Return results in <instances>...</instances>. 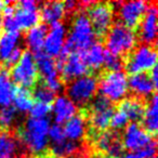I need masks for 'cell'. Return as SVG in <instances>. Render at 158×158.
Listing matches in <instances>:
<instances>
[{
    "instance_id": "cell-42",
    "label": "cell",
    "mask_w": 158,
    "mask_h": 158,
    "mask_svg": "<svg viewBox=\"0 0 158 158\" xmlns=\"http://www.w3.org/2000/svg\"><path fill=\"white\" fill-rule=\"evenodd\" d=\"M7 6V2H3V1H0V11H3L5 7Z\"/></svg>"
},
{
    "instance_id": "cell-1",
    "label": "cell",
    "mask_w": 158,
    "mask_h": 158,
    "mask_svg": "<svg viewBox=\"0 0 158 158\" xmlns=\"http://www.w3.org/2000/svg\"><path fill=\"white\" fill-rule=\"evenodd\" d=\"M50 121L48 118H28L20 131V139L23 146L31 154L44 153L49 144L48 132Z\"/></svg>"
},
{
    "instance_id": "cell-21",
    "label": "cell",
    "mask_w": 158,
    "mask_h": 158,
    "mask_svg": "<svg viewBox=\"0 0 158 158\" xmlns=\"http://www.w3.org/2000/svg\"><path fill=\"white\" fill-rule=\"evenodd\" d=\"M64 134L66 140L72 142H78L85 136L87 131V123L86 119L82 115H75L73 118H70L65 123Z\"/></svg>"
},
{
    "instance_id": "cell-12",
    "label": "cell",
    "mask_w": 158,
    "mask_h": 158,
    "mask_svg": "<svg viewBox=\"0 0 158 158\" xmlns=\"http://www.w3.org/2000/svg\"><path fill=\"white\" fill-rule=\"evenodd\" d=\"M118 15L120 23L128 28H135L141 22L148 7V3L142 0L118 2Z\"/></svg>"
},
{
    "instance_id": "cell-27",
    "label": "cell",
    "mask_w": 158,
    "mask_h": 158,
    "mask_svg": "<svg viewBox=\"0 0 158 158\" xmlns=\"http://www.w3.org/2000/svg\"><path fill=\"white\" fill-rule=\"evenodd\" d=\"M21 34L19 31H6L0 35V62L5 63L13 50L19 47Z\"/></svg>"
},
{
    "instance_id": "cell-14",
    "label": "cell",
    "mask_w": 158,
    "mask_h": 158,
    "mask_svg": "<svg viewBox=\"0 0 158 158\" xmlns=\"http://www.w3.org/2000/svg\"><path fill=\"white\" fill-rule=\"evenodd\" d=\"M66 40V28L61 22L54 23L48 28V33L44 38V50L50 57H57L63 49Z\"/></svg>"
},
{
    "instance_id": "cell-40",
    "label": "cell",
    "mask_w": 158,
    "mask_h": 158,
    "mask_svg": "<svg viewBox=\"0 0 158 158\" xmlns=\"http://www.w3.org/2000/svg\"><path fill=\"white\" fill-rule=\"evenodd\" d=\"M149 77H151L152 81L154 82V85H155L156 87H157V78H158V75H157V66H155V67L153 68V69L149 72Z\"/></svg>"
},
{
    "instance_id": "cell-10",
    "label": "cell",
    "mask_w": 158,
    "mask_h": 158,
    "mask_svg": "<svg viewBox=\"0 0 158 158\" xmlns=\"http://www.w3.org/2000/svg\"><path fill=\"white\" fill-rule=\"evenodd\" d=\"M114 106L110 101L102 95H98L91 101V125L97 131H105L110 123Z\"/></svg>"
},
{
    "instance_id": "cell-41",
    "label": "cell",
    "mask_w": 158,
    "mask_h": 158,
    "mask_svg": "<svg viewBox=\"0 0 158 158\" xmlns=\"http://www.w3.org/2000/svg\"><path fill=\"white\" fill-rule=\"evenodd\" d=\"M120 158H140L139 155L136 153H127V154H123Z\"/></svg>"
},
{
    "instance_id": "cell-17",
    "label": "cell",
    "mask_w": 158,
    "mask_h": 158,
    "mask_svg": "<svg viewBox=\"0 0 158 158\" xmlns=\"http://www.w3.org/2000/svg\"><path fill=\"white\" fill-rule=\"evenodd\" d=\"M157 87L152 81L149 75L146 73L131 75L128 79V89L133 92V94L138 98H149L155 94V90ZM139 99V100H140Z\"/></svg>"
},
{
    "instance_id": "cell-26",
    "label": "cell",
    "mask_w": 158,
    "mask_h": 158,
    "mask_svg": "<svg viewBox=\"0 0 158 158\" xmlns=\"http://www.w3.org/2000/svg\"><path fill=\"white\" fill-rule=\"evenodd\" d=\"M14 84L6 68H0V107H6L11 104L14 94Z\"/></svg>"
},
{
    "instance_id": "cell-31",
    "label": "cell",
    "mask_w": 158,
    "mask_h": 158,
    "mask_svg": "<svg viewBox=\"0 0 158 158\" xmlns=\"http://www.w3.org/2000/svg\"><path fill=\"white\" fill-rule=\"evenodd\" d=\"M31 98L35 99L38 103H44L50 105L54 101L55 93L53 91H51L47 86H44V84H40L35 87V89L33 91V94H31Z\"/></svg>"
},
{
    "instance_id": "cell-18",
    "label": "cell",
    "mask_w": 158,
    "mask_h": 158,
    "mask_svg": "<svg viewBox=\"0 0 158 158\" xmlns=\"http://www.w3.org/2000/svg\"><path fill=\"white\" fill-rule=\"evenodd\" d=\"M51 110L53 112L55 123L60 126L66 123L77 114V106L66 95H60L55 98Z\"/></svg>"
},
{
    "instance_id": "cell-43",
    "label": "cell",
    "mask_w": 158,
    "mask_h": 158,
    "mask_svg": "<svg viewBox=\"0 0 158 158\" xmlns=\"http://www.w3.org/2000/svg\"><path fill=\"white\" fill-rule=\"evenodd\" d=\"M2 28H3V25H2V16L0 15V34L2 31Z\"/></svg>"
},
{
    "instance_id": "cell-4",
    "label": "cell",
    "mask_w": 158,
    "mask_h": 158,
    "mask_svg": "<svg viewBox=\"0 0 158 158\" xmlns=\"http://www.w3.org/2000/svg\"><path fill=\"white\" fill-rule=\"evenodd\" d=\"M98 90L100 95L107 99L108 101L121 102L125 100L128 93V78L126 73L108 72L102 76L98 81Z\"/></svg>"
},
{
    "instance_id": "cell-20",
    "label": "cell",
    "mask_w": 158,
    "mask_h": 158,
    "mask_svg": "<svg viewBox=\"0 0 158 158\" xmlns=\"http://www.w3.org/2000/svg\"><path fill=\"white\" fill-rule=\"evenodd\" d=\"M79 53H80L82 60H84L88 68L97 70L100 69L104 65L106 49L99 42H94L91 47H89L88 49Z\"/></svg>"
},
{
    "instance_id": "cell-15",
    "label": "cell",
    "mask_w": 158,
    "mask_h": 158,
    "mask_svg": "<svg viewBox=\"0 0 158 158\" xmlns=\"http://www.w3.org/2000/svg\"><path fill=\"white\" fill-rule=\"evenodd\" d=\"M61 76L65 81H72L77 78L86 76L89 73V68L87 67L86 63L82 60L81 55L79 52H74L66 59L62 66Z\"/></svg>"
},
{
    "instance_id": "cell-7",
    "label": "cell",
    "mask_w": 158,
    "mask_h": 158,
    "mask_svg": "<svg viewBox=\"0 0 158 158\" xmlns=\"http://www.w3.org/2000/svg\"><path fill=\"white\" fill-rule=\"evenodd\" d=\"M157 63V52L155 47L141 44L131 51L127 63L125 64L127 70L131 75L151 72Z\"/></svg>"
},
{
    "instance_id": "cell-9",
    "label": "cell",
    "mask_w": 158,
    "mask_h": 158,
    "mask_svg": "<svg viewBox=\"0 0 158 158\" xmlns=\"http://www.w3.org/2000/svg\"><path fill=\"white\" fill-rule=\"evenodd\" d=\"M88 9V19L92 25L94 33L106 35L113 25V8L105 2H94Z\"/></svg>"
},
{
    "instance_id": "cell-39",
    "label": "cell",
    "mask_w": 158,
    "mask_h": 158,
    "mask_svg": "<svg viewBox=\"0 0 158 158\" xmlns=\"http://www.w3.org/2000/svg\"><path fill=\"white\" fill-rule=\"evenodd\" d=\"M15 6L24 10H38V2L34 0H23V1L15 3Z\"/></svg>"
},
{
    "instance_id": "cell-23",
    "label": "cell",
    "mask_w": 158,
    "mask_h": 158,
    "mask_svg": "<svg viewBox=\"0 0 158 158\" xmlns=\"http://www.w3.org/2000/svg\"><path fill=\"white\" fill-rule=\"evenodd\" d=\"M142 121V127L146 130V132H148L151 135L156 134L158 130V102L156 94L152 95L148 105L144 110Z\"/></svg>"
},
{
    "instance_id": "cell-22",
    "label": "cell",
    "mask_w": 158,
    "mask_h": 158,
    "mask_svg": "<svg viewBox=\"0 0 158 158\" xmlns=\"http://www.w3.org/2000/svg\"><path fill=\"white\" fill-rule=\"evenodd\" d=\"M15 6V5H14ZM13 20L16 29H31V27L38 25L40 21V14L38 10H24L15 6V11L13 13Z\"/></svg>"
},
{
    "instance_id": "cell-25",
    "label": "cell",
    "mask_w": 158,
    "mask_h": 158,
    "mask_svg": "<svg viewBox=\"0 0 158 158\" xmlns=\"http://www.w3.org/2000/svg\"><path fill=\"white\" fill-rule=\"evenodd\" d=\"M119 110H121L127 116L128 120L138 123V121L142 120L145 106L139 99H125L120 102Z\"/></svg>"
},
{
    "instance_id": "cell-47",
    "label": "cell",
    "mask_w": 158,
    "mask_h": 158,
    "mask_svg": "<svg viewBox=\"0 0 158 158\" xmlns=\"http://www.w3.org/2000/svg\"><path fill=\"white\" fill-rule=\"evenodd\" d=\"M152 158H156V157H152Z\"/></svg>"
},
{
    "instance_id": "cell-16",
    "label": "cell",
    "mask_w": 158,
    "mask_h": 158,
    "mask_svg": "<svg viewBox=\"0 0 158 158\" xmlns=\"http://www.w3.org/2000/svg\"><path fill=\"white\" fill-rule=\"evenodd\" d=\"M97 145L100 151L106 153L105 155L112 158L121 157L123 154V146L118 134L115 131H104L97 138Z\"/></svg>"
},
{
    "instance_id": "cell-29",
    "label": "cell",
    "mask_w": 158,
    "mask_h": 158,
    "mask_svg": "<svg viewBox=\"0 0 158 158\" xmlns=\"http://www.w3.org/2000/svg\"><path fill=\"white\" fill-rule=\"evenodd\" d=\"M12 102L14 103L13 107L15 108L16 112H20L22 114L28 113L34 104L29 90L24 88H15Z\"/></svg>"
},
{
    "instance_id": "cell-11",
    "label": "cell",
    "mask_w": 158,
    "mask_h": 158,
    "mask_svg": "<svg viewBox=\"0 0 158 158\" xmlns=\"http://www.w3.org/2000/svg\"><path fill=\"white\" fill-rule=\"evenodd\" d=\"M153 139L154 136L146 132L142 126L136 123H132L125 128L120 141L123 148L130 151V153H138Z\"/></svg>"
},
{
    "instance_id": "cell-6",
    "label": "cell",
    "mask_w": 158,
    "mask_h": 158,
    "mask_svg": "<svg viewBox=\"0 0 158 158\" xmlns=\"http://www.w3.org/2000/svg\"><path fill=\"white\" fill-rule=\"evenodd\" d=\"M10 78L13 84L18 85L19 88L28 90L35 86L38 79V70L34 54L29 51L23 52L20 61L12 67Z\"/></svg>"
},
{
    "instance_id": "cell-28",
    "label": "cell",
    "mask_w": 158,
    "mask_h": 158,
    "mask_svg": "<svg viewBox=\"0 0 158 158\" xmlns=\"http://www.w3.org/2000/svg\"><path fill=\"white\" fill-rule=\"evenodd\" d=\"M20 144L9 132L0 133V158H18Z\"/></svg>"
},
{
    "instance_id": "cell-33",
    "label": "cell",
    "mask_w": 158,
    "mask_h": 158,
    "mask_svg": "<svg viewBox=\"0 0 158 158\" xmlns=\"http://www.w3.org/2000/svg\"><path fill=\"white\" fill-rule=\"evenodd\" d=\"M103 66H105L106 69L110 72H121V69L125 66V62H123V57L117 56V55H114L106 51Z\"/></svg>"
},
{
    "instance_id": "cell-2",
    "label": "cell",
    "mask_w": 158,
    "mask_h": 158,
    "mask_svg": "<svg viewBox=\"0 0 158 158\" xmlns=\"http://www.w3.org/2000/svg\"><path fill=\"white\" fill-rule=\"evenodd\" d=\"M95 38L97 34L94 33L88 16L80 13L73 21L72 28L64 47H66L70 53H74L75 51L81 52L94 44Z\"/></svg>"
},
{
    "instance_id": "cell-19",
    "label": "cell",
    "mask_w": 158,
    "mask_h": 158,
    "mask_svg": "<svg viewBox=\"0 0 158 158\" xmlns=\"http://www.w3.org/2000/svg\"><path fill=\"white\" fill-rule=\"evenodd\" d=\"M47 33H48V26L44 24H38L27 31L26 36H25V42L31 54L42 52Z\"/></svg>"
},
{
    "instance_id": "cell-45",
    "label": "cell",
    "mask_w": 158,
    "mask_h": 158,
    "mask_svg": "<svg viewBox=\"0 0 158 158\" xmlns=\"http://www.w3.org/2000/svg\"><path fill=\"white\" fill-rule=\"evenodd\" d=\"M36 158H49V157H47V156H44V155H41V156H37Z\"/></svg>"
},
{
    "instance_id": "cell-36",
    "label": "cell",
    "mask_w": 158,
    "mask_h": 158,
    "mask_svg": "<svg viewBox=\"0 0 158 158\" xmlns=\"http://www.w3.org/2000/svg\"><path fill=\"white\" fill-rule=\"evenodd\" d=\"M48 139L51 141L52 144H57V143H61L64 140H66L63 127L60 125H56V123L50 126L48 132Z\"/></svg>"
},
{
    "instance_id": "cell-24",
    "label": "cell",
    "mask_w": 158,
    "mask_h": 158,
    "mask_svg": "<svg viewBox=\"0 0 158 158\" xmlns=\"http://www.w3.org/2000/svg\"><path fill=\"white\" fill-rule=\"evenodd\" d=\"M65 7L64 2L61 1H50L46 2L41 8L40 19H42L46 24H54L59 23L65 15Z\"/></svg>"
},
{
    "instance_id": "cell-37",
    "label": "cell",
    "mask_w": 158,
    "mask_h": 158,
    "mask_svg": "<svg viewBox=\"0 0 158 158\" xmlns=\"http://www.w3.org/2000/svg\"><path fill=\"white\" fill-rule=\"evenodd\" d=\"M156 149H157V143H156L155 139H153L148 144H146L143 148H141L136 154L140 158H152L155 157Z\"/></svg>"
},
{
    "instance_id": "cell-46",
    "label": "cell",
    "mask_w": 158,
    "mask_h": 158,
    "mask_svg": "<svg viewBox=\"0 0 158 158\" xmlns=\"http://www.w3.org/2000/svg\"><path fill=\"white\" fill-rule=\"evenodd\" d=\"M0 131H1V125H0Z\"/></svg>"
},
{
    "instance_id": "cell-8",
    "label": "cell",
    "mask_w": 158,
    "mask_h": 158,
    "mask_svg": "<svg viewBox=\"0 0 158 158\" xmlns=\"http://www.w3.org/2000/svg\"><path fill=\"white\" fill-rule=\"evenodd\" d=\"M34 59L37 66L38 75L40 74L44 78V86H47L54 93L61 91L63 88V84L59 78V70L56 68L54 60L44 52L35 54Z\"/></svg>"
},
{
    "instance_id": "cell-30",
    "label": "cell",
    "mask_w": 158,
    "mask_h": 158,
    "mask_svg": "<svg viewBox=\"0 0 158 158\" xmlns=\"http://www.w3.org/2000/svg\"><path fill=\"white\" fill-rule=\"evenodd\" d=\"M79 149V146L76 142L64 140L63 142L52 144L51 152L56 158H68L70 156L75 155L77 151Z\"/></svg>"
},
{
    "instance_id": "cell-44",
    "label": "cell",
    "mask_w": 158,
    "mask_h": 158,
    "mask_svg": "<svg viewBox=\"0 0 158 158\" xmlns=\"http://www.w3.org/2000/svg\"><path fill=\"white\" fill-rule=\"evenodd\" d=\"M97 158H112V157H110V156H107V155H100V156H98Z\"/></svg>"
},
{
    "instance_id": "cell-13",
    "label": "cell",
    "mask_w": 158,
    "mask_h": 158,
    "mask_svg": "<svg viewBox=\"0 0 158 158\" xmlns=\"http://www.w3.org/2000/svg\"><path fill=\"white\" fill-rule=\"evenodd\" d=\"M157 6L156 3L148 5L145 14L143 15L141 22L139 23L138 36L139 39L143 42V44L153 46L156 44L157 39Z\"/></svg>"
},
{
    "instance_id": "cell-5",
    "label": "cell",
    "mask_w": 158,
    "mask_h": 158,
    "mask_svg": "<svg viewBox=\"0 0 158 158\" xmlns=\"http://www.w3.org/2000/svg\"><path fill=\"white\" fill-rule=\"evenodd\" d=\"M98 92V79L92 75H86L68 82L66 97L75 105L84 106L90 103Z\"/></svg>"
},
{
    "instance_id": "cell-3",
    "label": "cell",
    "mask_w": 158,
    "mask_h": 158,
    "mask_svg": "<svg viewBox=\"0 0 158 158\" xmlns=\"http://www.w3.org/2000/svg\"><path fill=\"white\" fill-rule=\"evenodd\" d=\"M136 39V34L133 29L128 28L121 23H116L106 33V51L121 57L135 48Z\"/></svg>"
},
{
    "instance_id": "cell-38",
    "label": "cell",
    "mask_w": 158,
    "mask_h": 158,
    "mask_svg": "<svg viewBox=\"0 0 158 158\" xmlns=\"http://www.w3.org/2000/svg\"><path fill=\"white\" fill-rule=\"evenodd\" d=\"M22 54H23V49L21 48L20 46L16 47L13 50V52L9 55V57L6 60V62H5L6 67H8V68L13 67V66L20 61V59L22 57Z\"/></svg>"
},
{
    "instance_id": "cell-32",
    "label": "cell",
    "mask_w": 158,
    "mask_h": 158,
    "mask_svg": "<svg viewBox=\"0 0 158 158\" xmlns=\"http://www.w3.org/2000/svg\"><path fill=\"white\" fill-rule=\"evenodd\" d=\"M18 112L13 106L9 105L0 110V125L1 128H10L15 123Z\"/></svg>"
},
{
    "instance_id": "cell-34",
    "label": "cell",
    "mask_w": 158,
    "mask_h": 158,
    "mask_svg": "<svg viewBox=\"0 0 158 158\" xmlns=\"http://www.w3.org/2000/svg\"><path fill=\"white\" fill-rule=\"evenodd\" d=\"M51 112V106L48 104H44V103H36L33 104L31 110V117L35 119H42V118H48V115Z\"/></svg>"
},
{
    "instance_id": "cell-35",
    "label": "cell",
    "mask_w": 158,
    "mask_h": 158,
    "mask_svg": "<svg viewBox=\"0 0 158 158\" xmlns=\"http://www.w3.org/2000/svg\"><path fill=\"white\" fill-rule=\"evenodd\" d=\"M128 118L127 116H126L125 114H123L121 110H114V113H113L112 117H110V126L113 128V129H115L117 131V130H120V129H123V128H126L128 126Z\"/></svg>"
}]
</instances>
